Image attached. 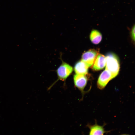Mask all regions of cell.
I'll return each mask as SVG.
<instances>
[{
  "mask_svg": "<svg viewBox=\"0 0 135 135\" xmlns=\"http://www.w3.org/2000/svg\"><path fill=\"white\" fill-rule=\"evenodd\" d=\"M98 54V51L94 49H90L84 52L82 56V60L89 67L92 66Z\"/></svg>",
  "mask_w": 135,
  "mask_h": 135,
  "instance_id": "3957f363",
  "label": "cell"
},
{
  "mask_svg": "<svg viewBox=\"0 0 135 135\" xmlns=\"http://www.w3.org/2000/svg\"><path fill=\"white\" fill-rule=\"evenodd\" d=\"M88 65L81 60L76 63L74 69L76 74L85 75L88 73Z\"/></svg>",
  "mask_w": 135,
  "mask_h": 135,
  "instance_id": "52a82bcc",
  "label": "cell"
},
{
  "mask_svg": "<svg viewBox=\"0 0 135 135\" xmlns=\"http://www.w3.org/2000/svg\"><path fill=\"white\" fill-rule=\"evenodd\" d=\"M90 38L92 42L95 44L99 43L102 38V35L100 32L98 30H93L90 34Z\"/></svg>",
  "mask_w": 135,
  "mask_h": 135,
  "instance_id": "ba28073f",
  "label": "cell"
},
{
  "mask_svg": "<svg viewBox=\"0 0 135 135\" xmlns=\"http://www.w3.org/2000/svg\"><path fill=\"white\" fill-rule=\"evenodd\" d=\"M90 135H103L105 132L102 126L95 124L90 126Z\"/></svg>",
  "mask_w": 135,
  "mask_h": 135,
  "instance_id": "9c48e42d",
  "label": "cell"
},
{
  "mask_svg": "<svg viewBox=\"0 0 135 135\" xmlns=\"http://www.w3.org/2000/svg\"><path fill=\"white\" fill-rule=\"evenodd\" d=\"M75 86L83 93L87 82V78L84 75L76 74L73 76Z\"/></svg>",
  "mask_w": 135,
  "mask_h": 135,
  "instance_id": "5b68a950",
  "label": "cell"
},
{
  "mask_svg": "<svg viewBox=\"0 0 135 135\" xmlns=\"http://www.w3.org/2000/svg\"><path fill=\"white\" fill-rule=\"evenodd\" d=\"M106 57V69L110 72L113 79L119 73L120 66L118 58L113 53H109Z\"/></svg>",
  "mask_w": 135,
  "mask_h": 135,
  "instance_id": "6da1fadb",
  "label": "cell"
},
{
  "mask_svg": "<svg viewBox=\"0 0 135 135\" xmlns=\"http://www.w3.org/2000/svg\"><path fill=\"white\" fill-rule=\"evenodd\" d=\"M112 79L111 73L105 69L100 74L98 79L97 82L98 87L100 89H103Z\"/></svg>",
  "mask_w": 135,
  "mask_h": 135,
  "instance_id": "277c9868",
  "label": "cell"
},
{
  "mask_svg": "<svg viewBox=\"0 0 135 135\" xmlns=\"http://www.w3.org/2000/svg\"><path fill=\"white\" fill-rule=\"evenodd\" d=\"M106 57L102 54H98L93 64L92 69L96 71L102 70L106 66Z\"/></svg>",
  "mask_w": 135,
  "mask_h": 135,
  "instance_id": "8992f818",
  "label": "cell"
},
{
  "mask_svg": "<svg viewBox=\"0 0 135 135\" xmlns=\"http://www.w3.org/2000/svg\"><path fill=\"white\" fill-rule=\"evenodd\" d=\"M72 67L68 64L63 62L57 70L58 80L65 81L72 74Z\"/></svg>",
  "mask_w": 135,
  "mask_h": 135,
  "instance_id": "7a4b0ae2",
  "label": "cell"
},
{
  "mask_svg": "<svg viewBox=\"0 0 135 135\" xmlns=\"http://www.w3.org/2000/svg\"><path fill=\"white\" fill-rule=\"evenodd\" d=\"M131 36L133 40H135V26L134 25L132 28L131 31Z\"/></svg>",
  "mask_w": 135,
  "mask_h": 135,
  "instance_id": "30bf717a",
  "label": "cell"
}]
</instances>
